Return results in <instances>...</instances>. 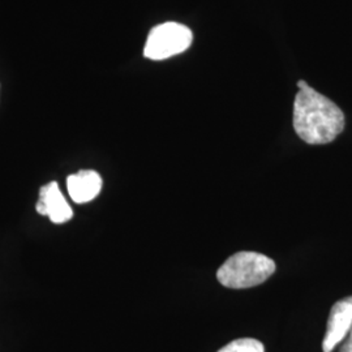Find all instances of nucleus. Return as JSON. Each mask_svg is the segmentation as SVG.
<instances>
[{"mask_svg":"<svg viewBox=\"0 0 352 352\" xmlns=\"http://www.w3.org/2000/svg\"><path fill=\"white\" fill-rule=\"evenodd\" d=\"M298 87L292 119L298 136L309 145H324L334 141L344 128L343 111L305 81H299Z\"/></svg>","mask_w":352,"mask_h":352,"instance_id":"f257e3e1","label":"nucleus"},{"mask_svg":"<svg viewBox=\"0 0 352 352\" xmlns=\"http://www.w3.org/2000/svg\"><path fill=\"white\" fill-rule=\"evenodd\" d=\"M276 272V263L257 252L243 251L227 258L217 272L219 283L228 289H250L264 283Z\"/></svg>","mask_w":352,"mask_h":352,"instance_id":"f03ea898","label":"nucleus"},{"mask_svg":"<svg viewBox=\"0 0 352 352\" xmlns=\"http://www.w3.org/2000/svg\"><path fill=\"white\" fill-rule=\"evenodd\" d=\"M192 30L177 23H164L151 29L144 49L145 58L164 60L182 54L192 45Z\"/></svg>","mask_w":352,"mask_h":352,"instance_id":"7ed1b4c3","label":"nucleus"},{"mask_svg":"<svg viewBox=\"0 0 352 352\" xmlns=\"http://www.w3.org/2000/svg\"><path fill=\"white\" fill-rule=\"evenodd\" d=\"M352 327V296L336 302L327 320V333L322 342V351L333 350L344 340Z\"/></svg>","mask_w":352,"mask_h":352,"instance_id":"20e7f679","label":"nucleus"},{"mask_svg":"<svg viewBox=\"0 0 352 352\" xmlns=\"http://www.w3.org/2000/svg\"><path fill=\"white\" fill-rule=\"evenodd\" d=\"M38 213L47 215L52 223L62 225L74 217V210L64 199L56 182H51L39 189V200L36 205Z\"/></svg>","mask_w":352,"mask_h":352,"instance_id":"39448f33","label":"nucleus"},{"mask_svg":"<svg viewBox=\"0 0 352 352\" xmlns=\"http://www.w3.org/2000/svg\"><path fill=\"white\" fill-rule=\"evenodd\" d=\"M67 188L76 204L91 201L101 192V175L93 170H81L75 175L68 176Z\"/></svg>","mask_w":352,"mask_h":352,"instance_id":"423d86ee","label":"nucleus"},{"mask_svg":"<svg viewBox=\"0 0 352 352\" xmlns=\"http://www.w3.org/2000/svg\"><path fill=\"white\" fill-rule=\"evenodd\" d=\"M218 352H265L264 344L253 338L232 340Z\"/></svg>","mask_w":352,"mask_h":352,"instance_id":"0eeeda50","label":"nucleus"},{"mask_svg":"<svg viewBox=\"0 0 352 352\" xmlns=\"http://www.w3.org/2000/svg\"><path fill=\"white\" fill-rule=\"evenodd\" d=\"M340 352H352V327L347 334V338L344 340V343L342 344Z\"/></svg>","mask_w":352,"mask_h":352,"instance_id":"6e6552de","label":"nucleus"}]
</instances>
